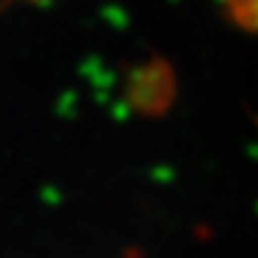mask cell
I'll list each match as a JSON object with an SVG mask.
<instances>
[{
  "instance_id": "cell-1",
  "label": "cell",
  "mask_w": 258,
  "mask_h": 258,
  "mask_svg": "<svg viewBox=\"0 0 258 258\" xmlns=\"http://www.w3.org/2000/svg\"><path fill=\"white\" fill-rule=\"evenodd\" d=\"M232 8L249 27H258V0H232Z\"/></svg>"
}]
</instances>
